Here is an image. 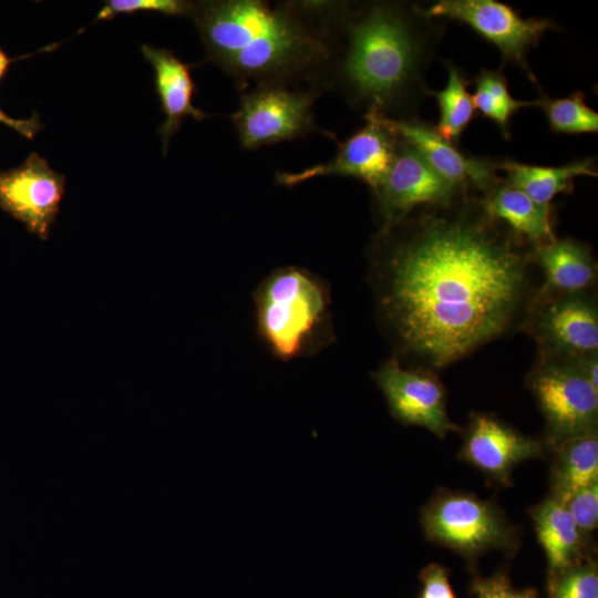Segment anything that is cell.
I'll use <instances>...</instances> for the list:
<instances>
[{"instance_id": "6da1fadb", "label": "cell", "mask_w": 598, "mask_h": 598, "mask_svg": "<svg viewBox=\"0 0 598 598\" xmlns=\"http://www.w3.org/2000/svg\"><path fill=\"white\" fill-rule=\"evenodd\" d=\"M379 323L400 363L451 365L522 326L534 246L467 193L422 206L368 246Z\"/></svg>"}, {"instance_id": "7a4b0ae2", "label": "cell", "mask_w": 598, "mask_h": 598, "mask_svg": "<svg viewBox=\"0 0 598 598\" xmlns=\"http://www.w3.org/2000/svg\"><path fill=\"white\" fill-rule=\"evenodd\" d=\"M347 1H195L207 60L240 91L261 84L326 92Z\"/></svg>"}, {"instance_id": "3957f363", "label": "cell", "mask_w": 598, "mask_h": 598, "mask_svg": "<svg viewBox=\"0 0 598 598\" xmlns=\"http://www.w3.org/2000/svg\"><path fill=\"white\" fill-rule=\"evenodd\" d=\"M446 22L427 17L416 2L347 1L326 91H334L363 115L417 118L431 96L426 72Z\"/></svg>"}, {"instance_id": "277c9868", "label": "cell", "mask_w": 598, "mask_h": 598, "mask_svg": "<svg viewBox=\"0 0 598 598\" xmlns=\"http://www.w3.org/2000/svg\"><path fill=\"white\" fill-rule=\"evenodd\" d=\"M257 329L279 360L319 351L334 339L323 280L300 267L270 272L254 293Z\"/></svg>"}, {"instance_id": "5b68a950", "label": "cell", "mask_w": 598, "mask_h": 598, "mask_svg": "<svg viewBox=\"0 0 598 598\" xmlns=\"http://www.w3.org/2000/svg\"><path fill=\"white\" fill-rule=\"evenodd\" d=\"M429 540L447 547L468 561L488 550L513 554L518 532L497 505L474 494L440 489L421 511Z\"/></svg>"}, {"instance_id": "8992f818", "label": "cell", "mask_w": 598, "mask_h": 598, "mask_svg": "<svg viewBox=\"0 0 598 598\" xmlns=\"http://www.w3.org/2000/svg\"><path fill=\"white\" fill-rule=\"evenodd\" d=\"M322 92L308 86L261 84L241 91L230 114L237 140L246 151L321 133L336 136L315 122L313 105Z\"/></svg>"}, {"instance_id": "52a82bcc", "label": "cell", "mask_w": 598, "mask_h": 598, "mask_svg": "<svg viewBox=\"0 0 598 598\" xmlns=\"http://www.w3.org/2000/svg\"><path fill=\"white\" fill-rule=\"evenodd\" d=\"M527 385L546 421L547 445L597 432L598 389L586 378L579 360L538 357Z\"/></svg>"}, {"instance_id": "ba28073f", "label": "cell", "mask_w": 598, "mask_h": 598, "mask_svg": "<svg viewBox=\"0 0 598 598\" xmlns=\"http://www.w3.org/2000/svg\"><path fill=\"white\" fill-rule=\"evenodd\" d=\"M520 328L536 341L539 357L580 360L598 353V308L588 291L537 290Z\"/></svg>"}, {"instance_id": "9c48e42d", "label": "cell", "mask_w": 598, "mask_h": 598, "mask_svg": "<svg viewBox=\"0 0 598 598\" xmlns=\"http://www.w3.org/2000/svg\"><path fill=\"white\" fill-rule=\"evenodd\" d=\"M422 10L427 17L468 25L499 50L503 62L520 68L535 85L538 82L527 55L547 31L560 30L546 18L524 19L497 0H440L429 7L422 4Z\"/></svg>"}, {"instance_id": "30bf717a", "label": "cell", "mask_w": 598, "mask_h": 598, "mask_svg": "<svg viewBox=\"0 0 598 598\" xmlns=\"http://www.w3.org/2000/svg\"><path fill=\"white\" fill-rule=\"evenodd\" d=\"M371 193L379 229H384L419 207L447 204L471 192L441 176L412 145L399 137L392 165Z\"/></svg>"}, {"instance_id": "8fae6325", "label": "cell", "mask_w": 598, "mask_h": 598, "mask_svg": "<svg viewBox=\"0 0 598 598\" xmlns=\"http://www.w3.org/2000/svg\"><path fill=\"white\" fill-rule=\"evenodd\" d=\"M363 116V126L344 141H336L338 151L333 158L299 172L277 171L275 184L293 187L318 177L341 176L367 184L371 192L375 189L392 165L399 137L382 117Z\"/></svg>"}, {"instance_id": "7c38bea8", "label": "cell", "mask_w": 598, "mask_h": 598, "mask_svg": "<svg viewBox=\"0 0 598 598\" xmlns=\"http://www.w3.org/2000/svg\"><path fill=\"white\" fill-rule=\"evenodd\" d=\"M373 379L401 424L422 426L440 439L460 430L448 417L446 390L434 371L405 368L392 358L373 372Z\"/></svg>"}, {"instance_id": "4fadbf2b", "label": "cell", "mask_w": 598, "mask_h": 598, "mask_svg": "<svg viewBox=\"0 0 598 598\" xmlns=\"http://www.w3.org/2000/svg\"><path fill=\"white\" fill-rule=\"evenodd\" d=\"M64 188L65 176L33 152L21 165L0 171V208L45 240L59 214Z\"/></svg>"}, {"instance_id": "5bb4252c", "label": "cell", "mask_w": 598, "mask_h": 598, "mask_svg": "<svg viewBox=\"0 0 598 598\" xmlns=\"http://www.w3.org/2000/svg\"><path fill=\"white\" fill-rule=\"evenodd\" d=\"M544 442L525 435L496 415L476 412L463 432L458 457L502 485L512 483L519 463L539 457Z\"/></svg>"}, {"instance_id": "9a60e30c", "label": "cell", "mask_w": 598, "mask_h": 598, "mask_svg": "<svg viewBox=\"0 0 598 598\" xmlns=\"http://www.w3.org/2000/svg\"><path fill=\"white\" fill-rule=\"evenodd\" d=\"M383 121L395 135L412 145L433 169L465 192L484 195L504 179L498 175L497 159L466 155L458 146L444 140L434 126L419 117Z\"/></svg>"}, {"instance_id": "2e32d148", "label": "cell", "mask_w": 598, "mask_h": 598, "mask_svg": "<svg viewBox=\"0 0 598 598\" xmlns=\"http://www.w3.org/2000/svg\"><path fill=\"white\" fill-rule=\"evenodd\" d=\"M141 51L154 70L155 90L165 115L157 134L162 137L163 152L166 154L171 138L178 132L185 117L203 121L210 114L193 103L196 85L190 65L167 49L143 44Z\"/></svg>"}, {"instance_id": "e0dca14e", "label": "cell", "mask_w": 598, "mask_h": 598, "mask_svg": "<svg viewBox=\"0 0 598 598\" xmlns=\"http://www.w3.org/2000/svg\"><path fill=\"white\" fill-rule=\"evenodd\" d=\"M535 264L545 274L540 290L576 293L590 290L597 279L591 248L574 238H564L534 247Z\"/></svg>"}, {"instance_id": "ac0fdd59", "label": "cell", "mask_w": 598, "mask_h": 598, "mask_svg": "<svg viewBox=\"0 0 598 598\" xmlns=\"http://www.w3.org/2000/svg\"><path fill=\"white\" fill-rule=\"evenodd\" d=\"M481 200L491 217L534 247L557 238L551 225V207L539 205L504 179L481 195Z\"/></svg>"}, {"instance_id": "d6986e66", "label": "cell", "mask_w": 598, "mask_h": 598, "mask_svg": "<svg viewBox=\"0 0 598 598\" xmlns=\"http://www.w3.org/2000/svg\"><path fill=\"white\" fill-rule=\"evenodd\" d=\"M550 576L580 563L585 538L565 504L553 496L530 509Z\"/></svg>"}, {"instance_id": "ffe728a7", "label": "cell", "mask_w": 598, "mask_h": 598, "mask_svg": "<svg viewBox=\"0 0 598 598\" xmlns=\"http://www.w3.org/2000/svg\"><path fill=\"white\" fill-rule=\"evenodd\" d=\"M595 158L575 159L561 166H537L513 159L496 162L499 172H504V181L526 193L539 205L551 207L558 194L574 190V178L579 176L596 177Z\"/></svg>"}, {"instance_id": "44dd1931", "label": "cell", "mask_w": 598, "mask_h": 598, "mask_svg": "<svg viewBox=\"0 0 598 598\" xmlns=\"http://www.w3.org/2000/svg\"><path fill=\"white\" fill-rule=\"evenodd\" d=\"M550 496L565 502L578 489L598 481V434L567 439L553 447Z\"/></svg>"}, {"instance_id": "7402d4cb", "label": "cell", "mask_w": 598, "mask_h": 598, "mask_svg": "<svg viewBox=\"0 0 598 598\" xmlns=\"http://www.w3.org/2000/svg\"><path fill=\"white\" fill-rule=\"evenodd\" d=\"M447 83L440 91H431L439 105L435 131L447 142L458 146L461 137L475 116L473 97L467 91L468 79L452 61H445Z\"/></svg>"}, {"instance_id": "603a6c76", "label": "cell", "mask_w": 598, "mask_h": 598, "mask_svg": "<svg viewBox=\"0 0 598 598\" xmlns=\"http://www.w3.org/2000/svg\"><path fill=\"white\" fill-rule=\"evenodd\" d=\"M475 92L472 95L475 110L492 121L505 138L511 136V120L522 107L534 106V101L514 99L502 68L483 69L474 78Z\"/></svg>"}, {"instance_id": "cb8c5ba5", "label": "cell", "mask_w": 598, "mask_h": 598, "mask_svg": "<svg viewBox=\"0 0 598 598\" xmlns=\"http://www.w3.org/2000/svg\"><path fill=\"white\" fill-rule=\"evenodd\" d=\"M555 133L587 134L598 132V113L586 103V94L576 91L566 97L553 99L540 93L534 100Z\"/></svg>"}, {"instance_id": "d4e9b609", "label": "cell", "mask_w": 598, "mask_h": 598, "mask_svg": "<svg viewBox=\"0 0 598 598\" xmlns=\"http://www.w3.org/2000/svg\"><path fill=\"white\" fill-rule=\"evenodd\" d=\"M550 598H598V570L594 561L578 563L550 576Z\"/></svg>"}, {"instance_id": "484cf974", "label": "cell", "mask_w": 598, "mask_h": 598, "mask_svg": "<svg viewBox=\"0 0 598 598\" xmlns=\"http://www.w3.org/2000/svg\"><path fill=\"white\" fill-rule=\"evenodd\" d=\"M104 3L95 21L111 20L117 14H133L138 11L192 18L195 10V1L185 0H107Z\"/></svg>"}, {"instance_id": "4316f807", "label": "cell", "mask_w": 598, "mask_h": 598, "mask_svg": "<svg viewBox=\"0 0 598 598\" xmlns=\"http://www.w3.org/2000/svg\"><path fill=\"white\" fill-rule=\"evenodd\" d=\"M564 504L586 540L598 524V481L575 492Z\"/></svg>"}, {"instance_id": "83f0119b", "label": "cell", "mask_w": 598, "mask_h": 598, "mask_svg": "<svg viewBox=\"0 0 598 598\" xmlns=\"http://www.w3.org/2000/svg\"><path fill=\"white\" fill-rule=\"evenodd\" d=\"M472 592L476 598H538L534 589H514L504 573L488 578H475Z\"/></svg>"}, {"instance_id": "f1b7e54d", "label": "cell", "mask_w": 598, "mask_h": 598, "mask_svg": "<svg viewBox=\"0 0 598 598\" xmlns=\"http://www.w3.org/2000/svg\"><path fill=\"white\" fill-rule=\"evenodd\" d=\"M422 589L420 598H456L447 570L439 564H430L420 573Z\"/></svg>"}, {"instance_id": "f546056e", "label": "cell", "mask_w": 598, "mask_h": 598, "mask_svg": "<svg viewBox=\"0 0 598 598\" xmlns=\"http://www.w3.org/2000/svg\"><path fill=\"white\" fill-rule=\"evenodd\" d=\"M0 124H4L23 137L32 140L44 126L40 117L34 113L29 118H14L8 115L0 106Z\"/></svg>"}, {"instance_id": "4dcf8cb0", "label": "cell", "mask_w": 598, "mask_h": 598, "mask_svg": "<svg viewBox=\"0 0 598 598\" xmlns=\"http://www.w3.org/2000/svg\"><path fill=\"white\" fill-rule=\"evenodd\" d=\"M14 60L10 59L7 53L0 49V81L6 76L9 68H10V64L13 62Z\"/></svg>"}]
</instances>
